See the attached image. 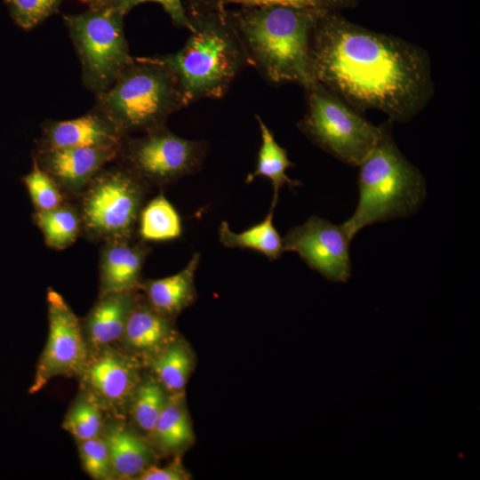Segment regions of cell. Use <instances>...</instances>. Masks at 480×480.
I'll return each mask as SVG.
<instances>
[{"mask_svg": "<svg viewBox=\"0 0 480 480\" xmlns=\"http://www.w3.org/2000/svg\"><path fill=\"white\" fill-rule=\"evenodd\" d=\"M33 222L50 248L63 250L72 245L81 233V220L76 205L68 201L46 211H36Z\"/></svg>", "mask_w": 480, "mask_h": 480, "instance_id": "cell-25", "label": "cell"}, {"mask_svg": "<svg viewBox=\"0 0 480 480\" xmlns=\"http://www.w3.org/2000/svg\"><path fill=\"white\" fill-rule=\"evenodd\" d=\"M305 90L306 109L300 131L340 161L359 166L380 139L385 126H376L350 105L315 82Z\"/></svg>", "mask_w": 480, "mask_h": 480, "instance_id": "cell-7", "label": "cell"}, {"mask_svg": "<svg viewBox=\"0 0 480 480\" xmlns=\"http://www.w3.org/2000/svg\"><path fill=\"white\" fill-rule=\"evenodd\" d=\"M103 411L82 391L68 411L62 428L76 441L94 438L102 435L104 428Z\"/></svg>", "mask_w": 480, "mask_h": 480, "instance_id": "cell-28", "label": "cell"}, {"mask_svg": "<svg viewBox=\"0 0 480 480\" xmlns=\"http://www.w3.org/2000/svg\"><path fill=\"white\" fill-rule=\"evenodd\" d=\"M324 12L277 4L225 10L246 64L271 84L293 83L304 89L316 82L311 63V37Z\"/></svg>", "mask_w": 480, "mask_h": 480, "instance_id": "cell-2", "label": "cell"}, {"mask_svg": "<svg viewBox=\"0 0 480 480\" xmlns=\"http://www.w3.org/2000/svg\"><path fill=\"white\" fill-rule=\"evenodd\" d=\"M144 364L168 394H174L184 391L194 367V357L188 346L178 338Z\"/></svg>", "mask_w": 480, "mask_h": 480, "instance_id": "cell-22", "label": "cell"}, {"mask_svg": "<svg viewBox=\"0 0 480 480\" xmlns=\"http://www.w3.org/2000/svg\"><path fill=\"white\" fill-rule=\"evenodd\" d=\"M188 16L193 28L184 45L175 52L153 56L174 75L188 105L222 98L247 65L225 11Z\"/></svg>", "mask_w": 480, "mask_h": 480, "instance_id": "cell-3", "label": "cell"}, {"mask_svg": "<svg viewBox=\"0 0 480 480\" xmlns=\"http://www.w3.org/2000/svg\"><path fill=\"white\" fill-rule=\"evenodd\" d=\"M199 262L200 254L196 252L180 272L164 278L141 281L139 289L144 292L147 302L154 309L173 317L196 298L194 277Z\"/></svg>", "mask_w": 480, "mask_h": 480, "instance_id": "cell-19", "label": "cell"}, {"mask_svg": "<svg viewBox=\"0 0 480 480\" xmlns=\"http://www.w3.org/2000/svg\"><path fill=\"white\" fill-rule=\"evenodd\" d=\"M359 200L342 225L352 240L366 226L417 212L426 196V184L394 142L386 127L380 139L358 166Z\"/></svg>", "mask_w": 480, "mask_h": 480, "instance_id": "cell-4", "label": "cell"}, {"mask_svg": "<svg viewBox=\"0 0 480 480\" xmlns=\"http://www.w3.org/2000/svg\"><path fill=\"white\" fill-rule=\"evenodd\" d=\"M84 471L96 480L115 479L108 445L102 436L76 441Z\"/></svg>", "mask_w": 480, "mask_h": 480, "instance_id": "cell-30", "label": "cell"}, {"mask_svg": "<svg viewBox=\"0 0 480 480\" xmlns=\"http://www.w3.org/2000/svg\"><path fill=\"white\" fill-rule=\"evenodd\" d=\"M207 150L205 140L180 137L165 125L140 136H126L115 162L150 188L196 173L202 167Z\"/></svg>", "mask_w": 480, "mask_h": 480, "instance_id": "cell-9", "label": "cell"}, {"mask_svg": "<svg viewBox=\"0 0 480 480\" xmlns=\"http://www.w3.org/2000/svg\"><path fill=\"white\" fill-rule=\"evenodd\" d=\"M108 445L115 479H135L154 464L156 454L149 441L124 423L114 420L104 425L102 435Z\"/></svg>", "mask_w": 480, "mask_h": 480, "instance_id": "cell-18", "label": "cell"}, {"mask_svg": "<svg viewBox=\"0 0 480 480\" xmlns=\"http://www.w3.org/2000/svg\"><path fill=\"white\" fill-rule=\"evenodd\" d=\"M14 22L31 29L54 13L61 0H4Z\"/></svg>", "mask_w": 480, "mask_h": 480, "instance_id": "cell-31", "label": "cell"}, {"mask_svg": "<svg viewBox=\"0 0 480 480\" xmlns=\"http://www.w3.org/2000/svg\"><path fill=\"white\" fill-rule=\"evenodd\" d=\"M95 98L93 107L126 136L165 126L171 115L188 106L174 75L153 56L134 58Z\"/></svg>", "mask_w": 480, "mask_h": 480, "instance_id": "cell-5", "label": "cell"}, {"mask_svg": "<svg viewBox=\"0 0 480 480\" xmlns=\"http://www.w3.org/2000/svg\"><path fill=\"white\" fill-rule=\"evenodd\" d=\"M149 440L164 452L182 451L194 441L184 391L168 394Z\"/></svg>", "mask_w": 480, "mask_h": 480, "instance_id": "cell-20", "label": "cell"}, {"mask_svg": "<svg viewBox=\"0 0 480 480\" xmlns=\"http://www.w3.org/2000/svg\"><path fill=\"white\" fill-rule=\"evenodd\" d=\"M172 317L139 299L119 341V348L144 363L178 339Z\"/></svg>", "mask_w": 480, "mask_h": 480, "instance_id": "cell-15", "label": "cell"}, {"mask_svg": "<svg viewBox=\"0 0 480 480\" xmlns=\"http://www.w3.org/2000/svg\"><path fill=\"white\" fill-rule=\"evenodd\" d=\"M148 188L121 164L106 165L76 196L81 233L103 243L133 238Z\"/></svg>", "mask_w": 480, "mask_h": 480, "instance_id": "cell-6", "label": "cell"}, {"mask_svg": "<svg viewBox=\"0 0 480 480\" xmlns=\"http://www.w3.org/2000/svg\"><path fill=\"white\" fill-rule=\"evenodd\" d=\"M349 238L342 225L317 216L289 230L283 238L284 252H294L313 270L332 282L351 276Z\"/></svg>", "mask_w": 480, "mask_h": 480, "instance_id": "cell-12", "label": "cell"}, {"mask_svg": "<svg viewBox=\"0 0 480 480\" xmlns=\"http://www.w3.org/2000/svg\"><path fill=\"white\" fill-rule=\"evenodd\" d=\"M168 393L152 375L141 378L131 402L128 413L136 427L150 438L164 409Z\"/></svg>", "mask_w": 480, "mask_h": 480, "instance_id": "cell-26", "label": "cell"}, {"mask_svg": "<svg viewBox=\"0 0 480 480\" xmlns=\"http://www.w3.org/2000/svg\"><path fill=\"white\" fill-rule=\"evenodd\" d=\"M357 0H186L188 14L224 12L236 6L286 5L324 12H340L355 6Z\"/></svg>", "mask_w": 480, "mask_h": 480, "instance_id": "cell-27", "label": "cell"}, {"mask_svg": "<svg viewBox=\"0 0 480 480\" xmlns=\"http://www.w3.org/2000/svg\"><path fill=\"white\" fill-rule=\"evenodd\" d=\"M276 206L271 205L265 219L250 228L236 233L227 221L219 228L220 242L227 248L252 249L264 254L270 260L280 258L284 252L283 238L273 224Z\"/></svg>", "mask_w": 480, "mask_h": 480, "instance_id": "cell-23", "label": "cell"}, {"mask_svg": "<svg viewBox=\"0 0 480 480\" xmlns=\"http://www.w3.org/2000/svg\"><path fill=\"white\" fill-rule=\"evenodd\" d=\"M115 4L91 7L63 19L81 64L83 85L94 95L107 90L133 60Z\"/></svg>", "mask_w": 480, "mask_h": 480, "instance_id": "cell-8", "label": "cell"}, {"mask_svg": "<svg viewBox=\"0 0 480 480\" xmlns=\"http://www.w3.org/2000/svg\"><path fill=\"white\" fill-rule=\"evenodd\" d=\"M132 239L103 243L100 253V294L139 289L140 273L149 249Z\"/></svg>", "mask_w": 480, "mask_h": 480, "instance_id": "cell-16", "label": "cell"}, {"mask_svg": "<svg viewBox=\"0 0 480 480\" xmlns=\"http://www.w3.org/2000/svg\"><path fill=\"white\" fill-rule=\"evenodd\" d=\"M48 337L28 389L36 394L56 377H78L85 364L89 347L82 322L61 294L48 288L46 294Z\"/></svg>", "mask_w": 480, "mask_h": 480, "instance_id": "cell-10", "label": "cell"}, {"mask_svg": "<svg viewBox=\"0 0 480 480\" xmlns=\"http://www.w3.org/2000/svg\"><path fill=\"white\" fill-rule=\"evenodd\" d=\"M125 137L108 116L92 107L84 115L73 119L44 121L41 136L36 144L52 148L119 149Z\"/></svg>", "mask_w": 480, "mask_h": 480, "instance_id": "cell-14", "label": "cell"}, {"mask_svg": "<svg viewBox=\"0 0 480 480\" xmlns=\"http://www.w3.org/2000/svg\"><path fill=\"white\" fill-rule=\"evenodd\" d=\"M189 476L180 462L176 460L164 467L153 464L146 468L136 480H188Z\"/></svg>", "mask_w": 480, "mask_h": 480, "instance_id": "cell-33", "label": "cell"}, {"mask_svg": "<svg viewBox=\"0 0 480 480\" xmlns=\"http://www.w3.org/2000/svg\"><path fill=\"white\" fill-rule=\"evenodd\" d=\"M118 148H52L36 144L32 160L67 196H77L106 165L115 162Z\"/></svg>", "mask_w": 480, "mask_h": 480, "instance_id": "cell-13", "label": "cell"}, {"mask_svg": "<svg viewBox=\"0 0 480 480\" xmlns=\"http://www.w3.org/2000/svg\"><path fill=\"white\" fill-rule=\"evenodd\" d=\"M139 299L136 290L100 294L82 323L88 347L117 343Z\"/></svg>", "mask_w": 480, "mask_h": 480, "instance_id": "cell-17", "label": "cell"}, {"mask_svg": "<svg viewBox=\"0 0 480 480\" xmlns=\"http://www.w3.org/2000/svg\"><path fill=\"white\" fill-rule=\"evenodd\" d=\"M22 181L36 211L51 210L68 201L56 182L34 162Z\"/></svg>", "mask_w": 480, "mask_h": 480, "instance_id": "cell-29", "label": "cell"}, {"mask_svg": "<svg viewBox=\"0 0 480 480\" xmlns=\"http://www.w3.org/2000/svg\"><path fill=\"white\" fill-rule=\"evenodd\" d=\"M258 122L261 144L258 152L255 170L248 174L246 182H252L257 177H264L270 180L273 190L272 205L276 206L278 199V192L282 187L288 185L290 188L300 186V182L291 180L286 171L292 166L288 158L287 151L275 140L271 130L267 126L262 118L255 115Z\"/></svg>", "mask_w": 480, "mask_h": 480, "instance_id": "cell-21", "label": "cell"}, {"mask_svg": "<svg viewBox=\"0 0 480 480\" xmlns=\"http://www.w3.org/2000/svg\"><path fill=\"white\" fill-rule=\"evenodd\" d=\"M142 363L116 345L89 348L78 376L81 391L108 415L119 420L129 412L141 380Z\"/></svg>", "mask_w": 480, "mask_h": 480, "instance_id": "cell-11", "label": "cell"}, {"mask_svg": "<svg viewBox=\"0 0 480 480\" xmlns=\"http://www.w3.org/2000/svg\"><path fill=\"white\" fill-rule=\"evenodd\" d=\"M137 233L142 241L164 242L180 237L182 234L180 217L160 193L144 204L138 220Z\"/></svg>", "mask_w": 480, "mask_h": 480, "instance_id": "cell-24", "label": "cell"}, {"mask_svg": "<svg viewBox=\"0 0 480 480\" xmlns=\"http://www.w3.org/2000/svg\"><path fill=\"white\" fill-rule=\"evenodd\" d=\"M147 2L160 4L174 26L186 28L188 31L192 30L193 26L182 0H116L115 5L124 14H126L136 5Z\"/></svg>", "mask_w": 480, "mask_h": 480, "instance_id": "cell-32", "label": "cell"}, {"mask_svg": "<svg viewBox=\"0 0 480 480\" xmlns=\"http://www.w3.org/2000/svg\"><path fill=\"white\" fill-rule=\"evenodd\" d=\"M311 63L316 81L356 110L376 109L396 122L414 117L434 91L420 47L359 26L340 12H325L316 20Z\"/></svg>", "mask_w": 480, "mask_h": 480, "instance_id": "cell-1", "label": "cell"}, {"mask_svg": "<svg viewBox=\"0 0 480 480\" xmlns=\"http://www.w3.org/2000/svg\"><path fill=\"white\" fill-rule=\"evenodd\" d=\"M90 5V7H102L110 4H115L116 0H80Z\"/></svg>", "mask_w": 480, "mask_h": 480, "instance_id": "cell-34", "label": "cell"}]
</instances>
